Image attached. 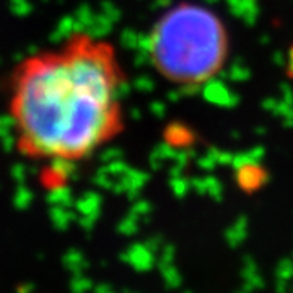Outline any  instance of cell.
I'll return each instance as SVG.
<instances>
[{
	"instance_id": "6da1fadb",
	"label": "cell",
	"mask_w": 293,
	"mask_h": 293,
	"mask_svg": "<svg viewBox=\"0 0 293 293\" xmlns=\"http://www.w3.org/2000/svg\"><path fill=\"white\" fill-rule=\"evenodd\" d=\"M126 86L116 46L93 33L25 56L7 88L16 151L51 173L88 161L124 132Z\"/></svg>"
},
{
	"instance_id": "3957f363",
	"label": "cell",
	"mask_w": 293,
	"mask_h": 293,
	"mask_svg": "<svg viewBox=\"0 0 293 293\" xmlns=\"http://www.w3.org/2000/svg\"><path fill=\"white\" fill-rule=\"evenodd\" d=\"M287 75L293 81V44L289 49V56H287Z\"/></svg>"
},
{
	"instance_id": "7a4b0ae2",
	"label": "cell",
	"mask_w": 293,
	"mask_h": 293,
	"mask_svg": "<svg viewBox=\"0 0 293 293\" xmlns=\"http://www.w3.org/2000/svg\"><path fill=\"white\" fill-rule=\"evenodd\" d=\"M151 67L168 83L202 86L219 77L230 57V33L223 18L196 2L165 10L146 38Z\"/></svg>"
}]
</instances>
